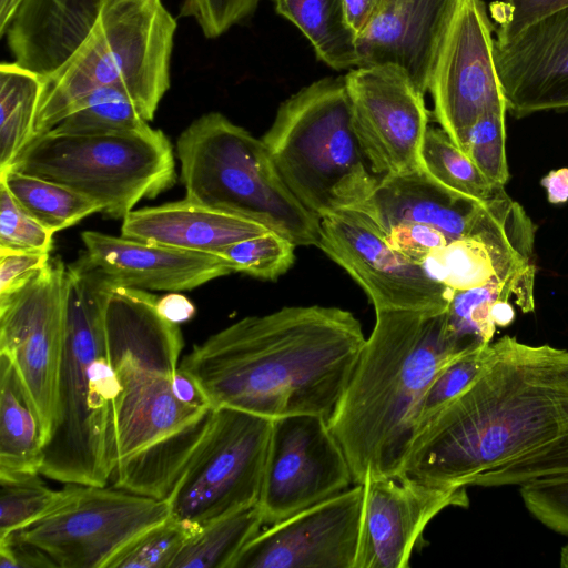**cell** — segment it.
<instances>
[{
	"label": "cell",
	"mask_w": 568,
	"mask_h": 568,
	"mask_svg": "<svg viewBox=\"0 0 568 568\" xmlns=\"http://www.w3.org/2000/svg\"><path fill=\"white\" fill-rule=\"evenodd\" d=\"M366 337L338 307L286 306L246 316L212 334L180 359L212 408L268 419L315 415L327 422Z\"/></svg>",
	"instance_id": "1"
},
{
	"label": "cell",
	"mask_w": 568,
	"mask_h": 568,
	"mask_svg": "<svg viewBox=\"0 0 568 568\" xmlns=\"http://www.w3.org/2000/svg\"><path fill=\"white\" fill-rule=\"evenodd\" d=\"M491 347L477 377L416 434L399 474L468 487L568 436V349L509 335Z\"/></svg>",
	"instance_id": "2"
},
{
	"label": "cell",
	"mask_w": 568,
	"mask_h": 568,
	"mask_svg": "<svg viewBox=\"0 0 568 568\" xmlns=\"http://www.w3.org/2000/svg\"><path fill=\"white\" fill-rule=\"evenodd\" d=\"M469 347L448 332L446 312L375 311L372 333L327 422L354 485L400 473L429 386Z\"/></svg>",
	"instance_id": "3"
},
{
	"label": "cell",
	"mask_w": 568,
	"mask_h": 568,
	"mask_svg": "<svg viewBox=\"0 0 568 568\" xmlns=\"http://www.w3.org/2000/svg\"><path fill=\"white\" fill-rule=\"evenodd\" d=\"M156 300L149 291L113 285L105 301V347L119 384L114 470L146 453L191 455L213 410L175 396L184 341L180 326L160 315Z\"/></svg>",
	"instance_id": "4"
},
{
	"label": "cell",
	"mask_w": 568,
	"mask_h": 568,
	"mask_svg": "<svg viewBox=\"0 0 568 568\" xmlns=\"http://www.w3.org/2000/svg\"><path fill=\"white\" fill-rule=\"evenodd\" d=\"M114 284L82 253L65 270V339L57 414L39 473L106 486L115 468L116 374L105 347L104 307Z\"/></svg>",
	"instance_id": "5"
},
{
	"label": "cell",
	"mask_w": 568,
	"mask_h": 568,
	"mask_svg": "<svg viewBox=\"0 0 568 568\" xmlns=\"http://www.w3.org/2000/svg\"><path fill=\"white\" fill-rule=\"evenodd\" d=\"M262 141L285 185L320 220L359 206L378 183L354 130L344 77L285 100Z\"/></svg>",
	"instance_id": "6"
},
{
	"label": "cell",
	"mask_w": 568,
	"mask_h": 568,
	"mask_svg": "<svg viewBox=\"0 0 568 568\" xmlns=\"http://www.w3.org/2000/svg\"><path fill=\"white\" fill-rule=\"evenodd\" d=\"M176 19L162 0H104L90 36L52 77L44 79L36 136L50 131L82 97L115 87L152 121L170 89Z\"/></svg>",
	"instance_id": "7"
},
{
	"label": "cell",
	"mask_w": 568,
	"mask_h": 568,
	"mask_svg": "<svg viewBox=\"0 0 568 568\" xmlns=\"http://www.w3.org/2000/svg\"><path fill=\"white\" fill-rule=\"evenodd\" d=\"M176 153L187 200L255 221L296 246H318L321 220L285 185L262 139L209 112L180 134Z\"/></svg>",
	"instance_id": "8"
},
{
	"label": "cell",
	"mask_w": 568,
	"mask_h": 568,
	"mask_svg": "<svg viewBox=\"0 0 568 568\" xmlns=\"http://www.w3.org/2000/svg\"><path fill=\"white\" fill-rule=\"evenodd\" d=\"M10 169L64 185L112 219H124L141 200L156 197L176 181L172 144L151 126L108 134L49 131L34 136Z\"/></svg>",
	"instance_id": "9"
},
{
	"label": "cell",
	"mask_w": 568,
	"mask_h": 568,
	"mask_svg": "<svg viewBox=\"0 0 568 568\" xmlns=\"http://www.w3.org/2000/svg\"><path fill=\"white\" fill-rule=\"evenodd\" d=\"M273 420L213 408L210 424L166 497L170 516L202 527L257 505Z\"/></svg>",
	"instance_id": "10"
},
{
	"label": "cell",
	"mask_w": 568,
	"mask_h": 568,
	"mask_svg": "<svg viewBox=\"0 0 568 568\" xmlns=\"http://www.w3.org/2000/svg\"><path fill=\"white\" fill-rule=\"evenodd\" d=\"M169 515L166 500L69 483L43 517L17 532L57 568H104L124 545Z\"/></svg>",
	"instance_id": "11"
},
{
	"label": "cell",
	"mask_w": 568,
	"mask_h": 568,
	"mask_svg": "<svg viewBox=\"0 0 568 568\" xmlns=\"http://www.w3.org/2000/svg\"><path fill=\"white\" fill-rule=\"evenodd\" d=\"M64 263L50 260L17 293L0 298V354L12 362L39 416L43 446L57 414L65 339Z\"/></svg>",
	"instance_id": "12"
},
{
	"label": "cell",
	"mask_w": 568,
	"mask_h": 568,
	"mask_svg": "<svg viewBox=\"0 0 568 568\" xmlns=\"http://www.w3.org/2000/svg\"><path fill=\"white\" fill-rule=\"evenodd\" d=\"M318 246L363 288L375 311L446 312L453 291L393 250L373 217L361 207L321 219Z\"/></svg>",
	"instance_id": "13"
},
{
	"label": "cell",
	"mask_w": 568,
	"mask_h": 568,
	"mask_svg": "<svg viewBox=\"0 0 568 568\" xmlns=\"http://www.w3.org/2000/svg\"><path fill=\"white\" fill-rule=\"evenodd\" d=\"M354 485L348 460L324 417L273 420L258 499L264 527Z\"/></svg>",
	"instance_id": "14"
},
{
	"label": "cell",
	"mask_w": 568,
	"mask_h": 568,
	"mask_svg": "<svg viewBox=\"0 0 568 568\" xmlns=\"http://www.w3.org/2000/svg\"><path fill=\"white\" fill-rule=\"evenodd\" d=\"M494 26L483 0H458L432 70L434 116L460 149L486 110L506 104L494 59Z\"/></svg>",
	"instance_id": "15"
},
{
	"label": "cell",
	"mask_w": 568,
	"mask_h": 568,
	"mask_svg": "<svg viewBox=\"0 0 568 568\" xmlns=\"http://www.w3.org/2000/svg\"><path fill=\"white\" fill-rule=\"evenodd\" d=\"M353 124L374 174H396L422 166L428 129L424 93L393 64L364 65L345 75Z\"/></svg>",
	"instance_id": "16"
},
{
	"label": "cell",
	"mask_w": 568,
	"mask_h": 568,
	"mask_svg": "<svg viewBox=\"0 0 568 568\" xmlns=\"http://www.w3.org/2000/svg\"><path fill=\"white\" fill-rule=\"evenodd\" d=\"M363 517V485L265 526L232 568H355Z\"/></svg>",
	"instance_id": "17"
},
{
	"label": "cell",
	"mask_w": 568,
	"mask_h": 568,
	"mask_svg": "<svg viewBox=\"0 0 568 568\" xmlns=\"http://www.w3.org/2000/svg\"><path fill=\"white\" fill-rule=\"evenodd\" d=\"M467 487L404 474L363 484V517L355 568H407L427 525L448 507H468Z\"/></svg>",
	"instance_id": "18"
},
{
	"label": "cell",
	"mask_w": 568,
	"mask_h": 568,
	"mask_svg": "<svg viewBox=\"0 0 568 568\" xmlns=\"http://www.w3.org/2000/svg\"><path fill=\"white\" fill-rule=\"evenodd\" d=\"M535 234L525 209L501 189L484 203L469 234L434 251L420 266L453 292L536 272Z\"/></svg>",
	"instance_id": "19"
},
{
	"label": "cell",
	"mask_w": 568,
	"mask_h": 568,
	"mask_svg": "<svg viewBox=\"0 0 568 568\" xmlns=\"http://www.w3.org/2000/svg\"><path fill=\"white\" fill-rule=\"evenodd\" d=\"M494 59L507 111L520 119L568 109V8L535 21L506 41Z\"/></svg>",
	"instance_id": "20"
},
{
	"label": "cell",
	"mask_w": 568,
	"mask_h": 568,
	"mask_svg": "<svg viewBox=\"0 0 568 568\" xmlns=\"http://www.w3.org/2000/svg\"><path fill=\"white\" fill-rule=\"evenodd\" d=\"M84 256L114 285L144 291L181 292L229 275L232 268L207 254L83 231Z\"/></svg>",
	"instance_id": "21"
},
{
	"label": "cell",
	"mask_w": 568,
	"mask_h": 568,
	"mask_svg": "<svg viewBox=\"0 0 568 568\" xmlns=\"http://www.w3.org/2000/svg\"><path fill=\"white\" fill-rule=\"evenodd\" d=\"M458 0H384L357 37L358 65L400 68L424 94Z\"/></svg>",
	"instance_id": "22"
},
{
	"label": "cell",
	"mask_w": 568,
	"mask_h": 568,
	"mask_svg": "<svg viewBox=\"0 0 568 568\" xmlns=\"http://www.w3.org/2000/svg\"><path fill=\"white\" fill-rule=\"evenodd\" d=\"M104 0H20L7 27L20 67L44 79L63 68L93 30Z\"/></svg>",
	"instance_id": "23"
},
{
	"label": "cell",
	"mask_w": 568,
	"mask_h": 568,
	"mask_svg": "<svg viewBox=\"0 0 568 568\" xmlns=\"http://www.w3.org/2000/svg\"><path fill=\"white\" fill-rule=\"evenodd\" d=\"M484 203L448 190L418 168L382 176L357 207L384 233L400 223H417L437 229L452 241L471 232Z\"/></svg>",
	"instance_id": "24"
},
{
	"label": "cell",
	"mask_w": 568,
	"mask_h": 568,
	"mask_svg": "<svg viewBox=\"0 0 568 568\" xmlns=\"http://www.w3.org/2000/svg\"><path fill=\"white\" fill-rule=\"evenodd\" d=\"M122 220L123 237L216 255L232 243L268 231L255 221L201 205L186 197L132 210Z\"/></svg>",
	"instance_id": "25"
},
{
	"label": "cell",
	"mask_w": 568,
	"mask_h": 568,
	"mask_svg": "<svg viewBox=\"0 0 568 568\" xmlns=\"http://www.w3.org/2000/svg\"><path fill=\"white\" fill-rule=\"evenodd\" d=\"M0 474L39 473L43 435L39 416L8 356L0 354Z\"/></svg>",
	"instance_id": "26"
},
{
	"label": "cell",
	"mask_w": 568,
	"mask_h": 568,
	"mask_svg": "<svg viewBox=\"0 0 568 568\" xmlns=\"http://www.w3.org/2000/svg\"><path fill=\"white\" fill-rule=\"evenodd\" d=\"M536 272L510 278H495L486 285L453 293L446 311V323L450 335L463 346L490 343L497 326L491 317L494 304L509 300L523 313L535 311Z\"/></svg>",
	"instance_id": "27"
},
{
	"label": "cell",
	"mask_w": 568,
	"mask_h": 568,
	"mask_svg": "<svg viewBox=\"0 0 568 568\" xmlns=\"http://www.w3.org/2000/svg\"><path fill=\"white\" fill-rule=\"evenodd\" d=\"M278 14L295 24L316 57L334 70L358 65L357 34L346 20L344 0H272Z\"/></svg>",
	"instance_id": "28"
},
{
	"label": "cell",
	"mask_w": 568,
	"mask_h": 568,
	"mask_svg": "<svg viewBox=\"0 0 568 568\" xmlns=\"http://www.w3.org/2000/svg\"><path fill=\"white\" fill-rule=\"evenodd\" d=\"M44 78L16 62L0 65V173L34 139Z\"/></svg>",
	"instance_id": "29"
},
{
	"label": "cell",
	"mask_w": 568,
	"mask_h": 568,
	"mask_svg": "<svg viewBox=\"0 0 568 568\" xmlns=\"http://www.w3.org/2000/svg\"><path fill=\"white\" fill-rule=\"evenodd\" d=\"M0 184L30 216L53 233L101 212L95 202L82 194L37 175L10 169L0 173Z\"/></svg>",
	"instance_id": "30"
},
{
	"label": "cell",
	"mask_w": 568,
	"mask_h": 568,
	"mask_svg": "<svg viewBox=\"0 0 568 568\" xmlns=\"http://www.w3.org/2000/svg\"><path fill=\"white\" fill-rule=\"evenodd\" d=\"M263 528L258 505L214 519L187 540L171 568H232L241 550Z\"/></svg>",
	"instance_id": "31"
},
{
	"label": "cell",
	"mask_w": 568,
	"mask_h": 568,
	"mask_svg": "<svg viewBox=\"0 0 568 568\" xmlns=\"http://www.w3.org/2000/svg\"><path fill=\"white\" fill-rule=\"evenodd\" d=\"M149 126L126 93L115 87H102L78 100L50 131L61 134H108L142 131Z\"/></svg>",
	"instance_id": "32"
},
{
	"label": "cell",
	"mask_w": 568,
	"mask_h": 568,
	"mask_svg": "<svg viewBox=\"0 0 568 568\" xmlns=\"http://www.w3.org/2000/svg\"><path fill=\"white\" fill-rule=\"evenodd\" d=\"M423 169L448 190L484 203L505 187L493 185L443 129L428 128L423 141Z\"/></svg>",
	"instance_id": "33"
},
{
	"label": "cell",
	"mask_w": 568,
	"mask_h": 568,
	"mask_svg": "<svg viewBox=\"0 0 568 568\" xmlns=\"http://www.w3.org/2000/svg\"><path fill=\"white\" fill-rule=\"evenodd\" d=\"M200 528L169 515L124 545L104 568H171L187 540Z\"/></svg>",
	"instance_id": "34"
},
{
	"label": "cell",
	"mask_w": 568,
	"mask_h": 568,
	"mask_svg": "<svg viewBox=\"0 0 568 568\" xmlns=\"http://www.w3.org/2000/svg\"><path fill=\"white\" fill-rule=\"evenodd\" d=\"M40 473L0 474V537L23 529L43 517L59 500Z\"/></svg>",
	"instance_id": "35"
},
{
	"label": "cell",
	"mask_w": 568,
	"mask_h": 568,
	"mask_svg": "<svg viewBox=\"0 0 568 568\" xmlns=\"http://www.w3.org/2000/svg\"><path fill=\"white\" fill-rule=\"evenodd\" d=\"M506 112L507 105L500 104L481 113L466 131L460 148L496 187H505L510 178L506 155Z\"/></svg>",
	"instance_id": "36"
},
{
	"label": "cell",
	"mask_w": 568,
	"mask_h": 568,
	"mask_svg": "<svg viewBox=\"0 0 568 568\" xmlns=\"http://www.w3.org/2000/svg\"><path fill=\"white\" fill-rule=\"evenodd\" d=\"M296 245L275 231L237 241L223 247L217 255L223 257L233 272L275 281L286 273L295 261Z\"/></svg>",
	"instance_id": "37"
},
{
	"label": "cell",
	"mask_w": 568,
	"mask_h": 568,
	"mask_svg": "<svg viewBox=\"0 0 568 568\" xmlns=\"http://www.w3.org/2000/svg\"><path fill=\"white\" fill-rule=\"evenodd\" d=\"M491 352V342L470 346L436 376L424 398L416 434L477 377Z\"/></svg>",
	"instance_id": "38"
},
{
	"label": "cell",
	"mask_w": 568,
	"mask_h": 568,
	"mask_svg": "<svg viewBox=\"0 0 568 568\" xmlns=\"http://www.w3.org/2000/svg\"><path fill=\"white\" fill-rule=\"evenodd\" d=\"M568 477V436L506 466L478 476L473 486L500 487Z\"/></svg>",
	"instance_id": "39"
},
{
	"label": "cell",
	"mask_w": 568,
	"mask_h": 568,
	"mask_svg": "<svg viewBox=\"0 0 568 568\" xmlns=\"http://www.w3.org/2000/svg\"><path fill=\"white\" fill-rule=\"evenodd\" d=\"M54 233L30 216L0 184V253H48Z\"/></svg>",
	"instance_id": "40"
},
{
	"label": "cell",
	"mask_w": 568,
	"mask_h": 568,
	"mask_svg": "<svg viewBox=\"0 0 568 568\" xmlns=\"http://www.w3.org/2000/svg\"><path fill=\"white\" fill-rule=\"evenodd\" d=\"M565 8H568V0H501L494 3L496 40H509L535 21Z\"/></svg>",
	"instance_id": "41"
},
{
	"label": "cell",
	"mask_w": 568,
	"mask_h": 568,
	"mask_svg": "<svg viewBox=\"0 0 568 568\" xmlns=\"http://www.w3.org/2000/svg\"><path fill=\"white\" fill-rule=\"evenodd\" d=\"M384 234L393 250L416 264H420L430 253L450 242L437 229L417 223H400Z\"/></svg>",
	"instance_id": "42"
},
{
	"label": "cell",
	"mask_w": 568,
	"mask_h": 568,
	"mask_svg": "<svg viewBox=\"0 0 568 568\" xmlns=\"http://www.w3.org/2000/svg\"><path fill=\"white\" fill-rule=\"evenodd\" d=\"M50 260L48 253H0V298L20 291Z\"/></svg>",
	"instance_id": "43"
},
{
	"label": "cell",
	"mask_w": 568,
	"mask_h": 568,
	"mask_svg": "<svg viewBox=\"0 0 568 568\" xmlns=\"http://www.w3.org/2000/svg\"><path fill=\"white\" fill-rule=\"evenodd\" d=\"M0 568H57L37 546L17 531L0 537Z\"/></svg>",
	"instance_id": "44"
},
{
	"label": "cell",
	"mask_w": 568,
	"mask_h": 568,
	"mask_svg": "<svg viewBox=\"0 0 568 568\" xmlns=\"http://www.w3.org/2000/svg\"><path fill=\"white\" fill-rule=\"evenodd\" d=\"M156 310L166 321L178 325L190 321L196 312L194 304L179 292L158 296Z\"/></svg>",
	"instance_id": "45"
},
{
	"label": "cell",
	"mask_w": 568,
	"mask_h": 568,
	"mask_svg": "<svg viewBox=\"0 0 568 568\" xmlns=\"http://www.w3.org/2000/svg\"><path fill=\"white\" fill-rule=\"evenodd\" d=\"M383 3L384 0H344L346 20L357 37L373 22Z\"/></svg>",
	"instance_id": "46"
},
{
	"label": "cell",
	"mask_w": 568,
	"mask_h": 568,
	"mask_svg": "<svg viewBox=\"0 0 568 568\" xmlns=\"http://www.w3.org/2000/svg\"><path fill=\"white\" fill-rule=\"evenodd\" d=\"M540 185L546 190L549 203L564 204L568 202V168L549 171L540 180Z\"/></svg>",
	"instance_id": "47"
},
{
	"label": "cell",
	"mask_w": 568,
	"mask_h": 568,
	"mask_svg": "<svg viewBox=\"0 0 568 568\" xmlns=\"http://www.w3.org/2000/svg\"><path fill=\"white\" fill-rule=\"evenodd\" d=\"M491 317L497 327L509 326L516 317L513 302L509 300L497 301L493 306Z\"/></svg>",
	"instance_id": "48"
},
{
	"label": "cell",
	"mask_w": 568,
	"mask_h": 568,
	"mask_svg": "<svg viewBox=\"0 0 568 568\" xmlns=\"http://www.w3.org/2000/svg\"><path fill=\"white\" fill-rule=\"evenodd\" d=\"M20 0H0V36L3 37L7 27Z\"/></svg>",
	"instance_id": "49"
},
{
	"label": "cell",
	"mask_w": 568,
	"mask_h": 568,
	"mask_svg": "<svg viewBox=\"0 0 568 568\" xmlns=\"http://www.w3.org/2000/svg\"><path fill=\"white\" fill-rule=\"evenodd\" d=\"M560 566L562 568H568V542L562 546L560 551Z\"/></svg>",
	"instance_id": "50"
}]
</instances>
